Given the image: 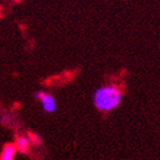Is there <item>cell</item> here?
Returning <instances> with one entry per match:
<instances>
[{
	"label": "cell",
	"instance_id": "1",
	"mask_svg": "<svg viewBox=\"0 0 160 160\" xmlns=\"http://www.w3.org/2000/svg\"><path fill=\"white\" fill-rule=\"evenodd\" d=\"M122 101V91L115 85L100 86L93 95V104L101 112H110L117 109Z\"/></svg>",
	"mask_w": 160,
	"mask_h": 160
},
{
	"label": "cell",
	"instance_id": "2",
	"mask_svg": "<svg viewBox=\"0 0 160 160\" xmlns=\"http://www.w3.org/2000/svg\"><path fill=\"white\" fill-rule=\"evenodd\" d=\"M35 99L40 102L43 110L46 113H54L56 111V101L51 94L44 91H38L35 93Z\"/></svg>",
	"mask_w": 160,
	"mask_h": 160
},
{
	"label": "cell",
	"instance_id": "3",
	"mask_svg": "<svg viewBox=\"0 0 160 160\" xmlns=\"http://www.w3.org/2000/svg\"><path fill=\"white\" fill-rule=\"evenodd\" d=\"M13 144H15L17 151H19L22 155H27L30 150V146H32L29 138L26 136H18L15 142H13Z\"/></svg>",
	"mask_w": 160,
	"mask_h": 160
},
{
	"label": "cell",
	"instance_id": "4",
	"mask_svg": "<svg viewBox=\"0 0 160 160\" xmlns=\"http://www.w3.org/2000/svg\"><path fill=\"white\" fill-rule=\"evenodd\" d=\"M17 149L13 143H6L0 152V160H15L17 153Z\"/></svg>",
	"mask_w": 160,
	"mask_h": 160
},
{
	"label": "cell",
	"instance_id": "5",
	"mask_svg": "<svg viewBox=\"0 0 160 160\" xmlns=\"http://www.w3.org/2000/svg\"><path fill=\"white\" fill-rule=\"evenodd\" d=\"M0 122L2 123L5 127H9L13 123V115L10 113H3L0 118Z\"/></svg>",
	"mask_w": 160,
	"mask_h": 160
},
{
	"label": "cell",
	"instance_id": "6",
	"mask_svg": "<svg viewBox=\"0 0 160 160\" xmlns=\"http://www.w3.org/2000/svg\"><path fill=\"white\" fill-rule=\"evenodd\" d=\"M28 138H29L30 143H32V146H40V144L43 143L42 138L36 133H32V132H30V133L28 134Z\"/></svg>",
	"mask_w": 160,
	"mask_h": 160
},
{
	"label": "cell",
	"instance_id": "7",
	"mask_svg": "<svg viewBox=\"0 0 160 160\" xmlns=\"http://www.w3.org/2000/svg\"><path fill=\"white\" fill-rule=\"evenodd\" d=\"M12 1H15V2H19V1H22V0H12Z\"/></svg>",
	"mask_w": 160,
	"mask_h": 160
}]
</instances>
